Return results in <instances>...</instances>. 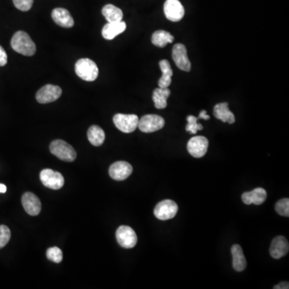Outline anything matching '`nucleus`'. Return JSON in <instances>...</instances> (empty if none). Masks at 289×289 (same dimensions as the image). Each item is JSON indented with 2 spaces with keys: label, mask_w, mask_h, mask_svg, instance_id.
Instances as JSON below:
<instances>
[{
  "label": "nucleus",
  "mask_w": 289,
  "mask_h": 289,
  "mask_svg": "<svg viewBox=\"0 0 289 289\" xmlns=\"http://www.w3.org/2000/svg\"><path fill=\"white\" fill-rule=\"evenodd\" d=\"M61 94L62 89L59 86L47 85L37 92L35 98L39 103L48 104L56 101L61 96Z\"/></svg>",
  "instance_id": "9d476101"
},
{
  "label": "nucleus",
  "mask_w": 289,
  "mask_h": 289,
  "mask_svg": "<svg viewBox=\"0 0 289 289\" xmlns=\"http://www.w3.org/2000/svg\"><path fill=\"white\" fill-rule=\"evenodd\" d=\"M52 17L54 22L62 28H70L73 27L74 21L70 12L65 8H55L52 11Z\"/></svg>",
  "instance_id": "dca6fc26"
},
{
  "label": "nucleus",
  "mask_w": 289,
  "mask_h": 289,
  "mask_svg": "<svg viewBox=\"0 0 289 289\" xmlns=\"http://www.w3.org/2000/svg\"><path fill=\"white\" fill-rule=\"evenodd\" d=\"M275 289H287L289 288V284L287 282H282L278 285H276L274 287Z\"/></svg>",
  "instance_id": "2f4dec72"
},
{
  "label": "nucleus",
  "mask_w": 289,
  "mask_h": 289,
  "mask_svg": "<svg viewBox=\"0 0 289 289\" xmlns=\"http://www.w3.org/2000/svg\"><path fill=\"white\" fill-rule=\"evenodd\" d=\"M126 29V24L123 21L120 22L108 23L102 29V36L105 40L111 41L114 39L117 35H120Z\"/></svg>",
  "instance_id": "a211bd4d"
},
{
  "label": "nucleus",
  "mask_w": 289,
  "mask_h": 289,
  "mask_svg": "<svg viewBox=\"0 0 289 289\" xmlns=\"http://www.w3.org/2000/svg\"><path fill=\"white\" fill-rule=\"evenodd\" d=\"M288 251V241L286 240V238L284 236H277L272 242L269 252L273 258L278 260L285 256Z\"/></svg>",
  "instance_id": "2eb2a0df"
},
{
  "label": "nucleus",
  "mask_w": 289,
  "mask_h": 289,
  "mask_svg": "<svg viewBox=\"0 0 289 289\" xmlns=\"http://www.w3.org/2000/svg\"><path fill=\"white\" fill-rule=\"evenodd\" d=\"M162 76L159 81V85L160 88H168L170 85L173 76V70L171 66L167 60H162L159 62Z\"/></svg>",
  "instance_id": "412c9836"
},
{
  "label": "nucleus",
  "mask_w": 289,
  "mask_h": 289,
  "mask_svg": "<svg viewBox=\"0 0 289 289\" xmlns=\"http://www.w3.org/2000/svg\"><path fill=\"white\" fill-rule=\"evenodd\" d=\"M34 0H13V4L17 9L28 11L33 5Z\"/></svg>",
  "instance_id": "c756f323"
},
{
  "label": "nucleus",
  "mask_w": 289,
  "mask_h": 289,
  "mask_svg": "<svg viewBox=\"0 0 289 289\" xmlns=\"http://www.w3.org/2000/svg\"><path fill=\"white\" fill-rule=\"evenodd\" d=\"M199 118H202V119H204V120H209L210 116L206 114V111L203 110L201 111L200 113H199Z\"/></svg>",
  "instance_id": "473e14b6"
},
{
  "label": "nucleus",
  "mask_w": 289,
  "mask_h": 289,
  "mask_svg": "<svg viewBox=\"0 0 289 289\" xmlns=\"http://www.w3.org/2000/svg\"><path fill=\"white\" fill-rule=\"evenodd\" d=\"M170 95V90L168 88H160L155 89L153 92V101L158 109H163L167 106V99Z\"/></svg>",
  "instance_id": "4be33fe9"
},
{
  "label": "nucleus",
  "mask_w": 289,
  "mask_h": 289,
  "mask_svg": "<svg viewBox=\"0 0 289 289\" xmlns=\"http://www.w3.org/2000/svg\"><path fill=\"white\" fill-rule=\"evenodd\" d=\"M209 142L207 138L203 136L194 137L187 144L188 152L196 159L203 158L208 149Z\"/></svg>",
  "instance_id": "9b49d317"
},
{
  "label": "nucleus",
  "mask_w": 289,
  "mask_h": 289,
  "mask_svg": "<svg viewBox=\"0 0 289 289\" xmlns=\"http://www.w3.org/2000/svg\"><path fill=\"white\" fill-rule=\"evenodd\" d=\"M47 258L54 263H61L63 260L62 251L57 247H50L46 253Z\"/></svg>",
  "instance_id": "bb28decb"
},
{
  "label": "nucleus",
  "mask_w": 289,
  "mask_h": 289,
  "mask_svg": "<svg viewBox=\"0 0 289 289\" xmlns=\"http://www.w3.org/2000/svg\"><path fill=\"white\" fill-rule=\"evenodd\" d=\"M40 178L44 186L52 190H60L65 185V179L63 175L60 172L54 171L52 169H43Z\"/></svg>",
  "instance_id": "0eeeda50"
},
{
  "label": "nucleus",
  "mask_w": 289,
  "mask_h": 289,
  "mask_svg": "<svg viewBox=\"0 0 289 289\" xmlns=\"http://www.w3.org/2000/svg\"><path fill=\"white\" fill-rule=\"evenodd\" d=\"M8 63V55L6 53L5 50L0 45V66L3 67Z\"/></svg>",
  "instance_id": "7c9ffc66"
},
{
  "label": "nucleus",
  "mask_w": 289,
  "mask_h": 289,
  "mask_svg": "<svg viewBox=\"0 0 289 289\" xmlns=\"http://www.w3.org/2000/svg\"><path fill=\"white\" fill-rule=\"evenodd\" d=\"M11 239V230L5 225H0V249L5 247Z\"/></svg>",
  "instance_id": "c85d7f7f"
},
{
  "label": "nucleus",
  "mask_w": 289,
  "mask_h": 289,
  "mask_svg": "<svg viewBox=\"0 0 289 289\" xmlns=\"http://www.w3.org/2000/svg\"><path fill=\"white\" fill-rule=\"evenodd\" d=\"M50 151L56 158L65 162H72L76 159L75 149L65 141H53L50 145Z\"/></svg>",
  "instance_id": "7ed1b4c3"
},
{
  "label": "nucleus",
  "mask_w": 289,
  "mask_h": 289,
  "mask_svg": "<svg viewBox=\"0 0 289 289\" xmlns=\"http://www.w3.org/2000/svg\"><path fill=\"white\" fill-rule=\"evenodd\" d=\"M7 191V186L0 183V193H5Z\"/></svg>",
  "instance_id": "72a5a7b5"
},
{
  "label": "nucleus",
  "mask_w": 289,
  "mask_h": 289,
  "mask_svg": "<svg viewBox=\"0 0 289 289\" xmlns=\"http://www.w3.org/2000/svg\"><path fill=\"white\" fill-rule=\"evenodd\" d=\"M267 199V192L263 188H256L253 191L245 192L242 195V200L245 204L261 205Z\"/></svg>",
  "instance_id": "f3484780"
},
{
  "label": "nucleus",
  "mask_w": 289,
  "mask_h": 289,
  "mask_svg": "<svg viewBox=\"0 0 289 289\" xmlns=\"http://www.w3.org/2000/svg\"><path fill=\"white\" fill-rule=\"evenodd\" d=\"M118 243L124 248H133L138 242V236L134 230L128 226H121L116 232Z\"/></svg>",
  "instance_id": "6e6552de"
},
{
  "label": "nucleus",
  "mask_w": 289,
  "mask_h": 289,
  "mask_svg": "<svg viewBox=\"0 0 289 289\" xmlns=\"http://www.w3.org/2000/svg\"><path fill=\"white\" fill-rule=\"evenodd\" d=\"M230 252L233 257V268L237 272L243 271L247 267V260L243 254V249L240 245L235 244L232 246Z\"/></svg>",
  "instance_id": "aec40b11"
},
{
  "label": "nucleus",
  "mask_w": 289,
  "mask_h": 289,
  "mask_svg": "<svg viewBox=\"0 0 289 289\" xmlns=\"http://www.w3.org/2000/svg\"><path fill=\"white\" fill-rule=\"evenodd\" d=\"M174 38L171 34L164 30H159L155 31V33L152 35L151 41L153 45L160 48H164L167 44H171L173 43Z\"/></svg>",
  "instance_id": "393cba45"
},
{
  "label": "nucleus",
  "mask_w": 289,
  "mask_h": 289,
  "mask_svg": "<svg viewBox=\"0 0 289 289\" xmlns=\"http://www.w3.org/2000/svg\"><path fill=\"white\" fill-rule=\"evenodd\" d=\"M75 72L81 79L85 81H94L99 75V69L96 63L88 58L78 61L75 65Z\"/></svg>",
  "instance_id": "f03ea898"
},
{
  "label": "nucleus",
  "mask_w": 289,
  "mask_h": 289,
  "mask_svg": "<svg viewBox=\"0 0 289 289\" xmlns=\"http://www.w3.org/2000/svg\"><path fill=\"white\" fill-rule=\"evenodd\" d=\"M165 120L159 115H145L138 122V126L143 133H153L164 127Z\"/></svg>",
  "instance_id": "39448f33"
},
{
  "label": "nucleus",
  "mask_w": 289,
  "mask_h": 289,
  "mask_svg": "<svg viewBox=\"0 0 289 289\" xmlns=\"http://www.w3.org/2000/svg\"><path fill=\"white\" fill-rule=\"evenodd\" d=\"M164 13L169 21L179 22L184 17L185 10L179 0H166L164 4Z\"/></svg>",
  "instance_id": "f8f14e48"
},
{
  "label": "nucleus",
  "mask_w": 289,
  "mask_h": 289,
  "mask_svg": "<svg viewBox=\"0 0 289 289\" xmlns=\"http://www.w3.org/2000/svg\"><path fill=\"white\" fill-rule=\"evenodd\" d=\"M102 14L109 23L120 22L123 18L122 10L112 4L105 5L102 9Z\"/></svg>",
  "instance_id": "b1692460"
},
{
  "label": "nucleus",
  "mask_w": 289,
  "mask_h": 289,
  "mask_svg": "<svg viewBox=\"0 0 289 289\" xmlns=\"http://www.w3.org/2000/svg\"><path fill=\"white\" fill-rule=\"evenodd\" d=\"M214 116L223 122L233 124L236 122L235 115L229 109L228 103L227 102L217 104L216 106L214 107Z\"/></svg>",
  "instance_id": "6ab92c4d"
},
{
  "label": "nucleus",
  "mask_w": 289,
  "mask_h": 289,
  "mask_svg": "<svg viewBox=\"0 0 289 289\" xmlns=\"http://www.w3.org/2000/svg\"><path fill=\"white\" fill-rule=\"evenodd\" d=\"M172 57L175 65H177L179 69L185 72H190L191 69V63L188 58L187 51L185 45L182 44L175 45L172 50Z\"/></svg>",
  "instance_id": "1a4fd4ad"
},
{
  "label": "nucleus",
  "mask_w": 289,
  "mask_h": 289,
  "mask_svg": "<svg viewBox=\"0 0 289 289\" xmlns=\"http://www.w3.org/2000/svg\"><path fill=\"white\" fill-rule=\"evenodd\" d=\"M87 136L89 142L94 146H102L105 142V132L98 125H92L88 130Z\"/></svg>",
  "instance_id": "5701e85b"
},
{
  "label": "nucleus",
  "mask_w": 289,
  "mask_h": 289,
  "mask_svg": "<svg viewBox=\"0 0 289 289\" xmlns=\"http://www.w3.org/2000/svg\"><path fill=\"white\" fill-rule=\"evenodd\" d=\"M11 45L15 52L27 56H31L36 52L35 43L25 31L15 32L11 39Z\"/></svg>",
  "instance_id": "f257e3e1"
},
{
  "label": "nucleus",
  "mask_w": 289,
  "mask_h": 289,
  "mask_svg": "<svg viewBox=\"0 0 289 289\" xmlns=\"http://www.w3.org/2000/svg\"><path fill=\"white\" fill-rule=\"evenodd\" d=\"M276 212L280 215V216H285L288 217L289 216V199H280L276 203Z\"/></svg>",
  "instance_id": "cd10ccee"
},
{
  "label": "nucleus",
  "mask_w": 289,
  "mask_h": 289,
  "mask_svg": "<svg viewBox=\"0 0 289 289\" xmlns=\"http://www.w3.org/2000/svg\"><path fill=\"white\" fill-rule=\"evenodd\" d=\"M188 124L186 126V130L192 134H196L198 131L202 130L203 129V125L198 123V118L196 117L190 116L187 117Z\"/></svg>",
  "instance_id": "a878e982"
},
{
  "label": "nucleus",
  "mask_w": 289,
  "mask_h": 289,
  "mask_svg": "<svg viewBox=\"0 0 289 289\" xmlns=\"http://www.w3.org/2000/svg\"><path fill=\"white\" fill-rule=\"evenodd\" d=\"M22 204L24 210L31 216H36L41 213V203L39 198L31 192H27L22 196Z\"/></svg>",
  "instance_id": "4468645a"
},
{
  "label": "nucleus",
  "mask_w": 289,
  "mask_h": 289,
  "mask_svg": "<svg viewBox=\"0 0 289 289\" xmlns=\"http://www.w3.org/2000/svg\"><path fill=\"white\" fill-rule=\"evenodd\" d=\"M113 123L119 130L123 133H132L138 128V117L135 114H122L118 113L112 118Z\"/></svg>",
  "instance_id": "423d86ee"
},
{
  "label": "nucleus",
  "mask_w": 289,
  "mask_h": 289,
  "mask_svg": "<svg viewBox=\"0 0 289 289\" xmlns=\"http://www.w3.org/2000/svg\"><path fill=\"white\" fill-rule=\"evenodd\" d=\"M178 210H179V206H178L177 203L174 202L173 200L166 199L157 204L155 210H153V214L157 219L162 220V221H166V220L173 219L177 215Z\"/></svg>",
  "instance_id": "20e7f679"
},
{
  "label": "nucleus",
  "mask_w": 289,
  "mask_h": 289,
  "mask_svg": "<svg viewBox=\"0 0 289 289\" xmlns=\"http://www.w3.org/2000/svg\"><path fill=\"white\" fill-rule=\"evenodd\" d=\"M109 173L112 179L116 181H123L129 177L131 174L133 173V167L128 162L120 161L111 165Z\"/></svg>",
  "instance_id": "ddd939ff"
}]
</instances>
